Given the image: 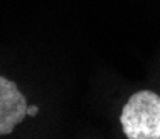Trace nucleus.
<instances>
[{
  "label": "nucleus",
  "instance_id": "obj_3",
  "mask_svg": "<svg viewBox=\"0 0 160 139\" xmlns=\"http://www.w3.org/2000/svg\"><path fill=\"white\" fill-rule=\"evenodd\" d=\"M37 111H39V107H37V106H27V116L34 117V116L37 114Z\"/></svg>",
  "mask_w": 160,
  "mask_h": 139
},
{
  "label": "nucleus",
  "instance_id": "obj_2",
  "mask_svg": "<svg viewBox=\"0 0 160 139\" xmlns=\"http://www.w3.org/2000/svg\"><path fill=\"white\" fill-rule=\"evenodd\" d=\"M27 116V101L15 82L0 76V136H7Z\"/></svg>",
  "mask_w": 160,
  "mask_h": 139
},
{
  "label": "nucleus",
  "instance_id": "obj_1",
  "mask_svg": "<svg viewBox=\"0 0 160 139\" xmlns=\"http://www.w3.org/2000/svg\"><path fill=\"white\" fill-rule=\"evenodd\" d=\"M120 123L128 139H160V95L152 90L130 95Z\"/></svg>",
  "mask_w": 160,
  "mask_h": 139
}]
</instances>
